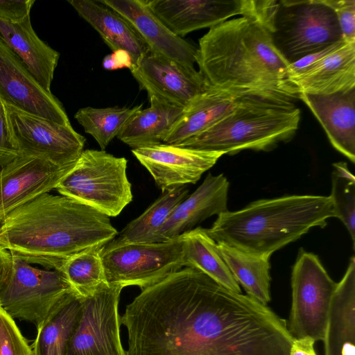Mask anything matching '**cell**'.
<instances>
[{"label": "cell", "mask_w": 355, "mask_h": 355, "mask_svg": "<svg viewBox=\"0 0 355 355\" xmlns=\"http://www.w3.org/2000/svg\"><path fill=\"white\" fill-rule=\"evenodd\" d=\"M189 196L185 186L163 192L139 216L129 223L103 249L135 243H150L175 207Z\"/></svg>", "instance_id": "f1b7e54d"}, {"label": "cell", "mask_w": 355, "mask_h": 355, "mask_svg": "<svg viewBox=\"0 0 355 355\" xmlns=\"http://www.w3.org/2000/svg\"><path fill=\"white\" fill-rule=\"evenodd\" d=\"M123 288L107 283L94 295L81 297L80 318L64 355H127L120 336L119 303Z\"/></svg>", "instance_id": "8fae6325"}, {"label": "cell", "mask_w": 355, "mask_h": 355, "mask_svg": "<svg viewBox=\"0 0 355 355\" xmlns=\"http://www.w3.org/2000/svg\"><path fill=\"white\" fill-rule=\"evenodd\" d=\"M331 192L329 196L335 218L348 230L353 245L355 243V178L346 162L333 164Z\"/></svg>", "instance_id": "d6a6232c"}, {"label": "cell", "mask_w": 355, "mask_h": 355, "mask_svg": "<svg viewBox=\"0 0 355 355\" xmlns=\"http://www.w3.org/2000/svg\"><path fill=\"white\" fill-rule=\"evenodd\" d=\"M35 0H0V19L19 22L30 16Z\"/></svg>", "instance_id": "74e56055"}, {"label": "cell", "mask_w": 355, "mask_h": 355, "mask_svg": "<svg viewBox=\"0 0 355 355\" xmlns=\"http://www.w3.org/2000/svg\"><path fill=\"white\" fill-rule=\"evenodd\" d=\"M142 105L132 107H112L94 108L86 107L79 109L74 118L86 133L92 135L101 150L118 136L125 125L140 110Z\"/></svg>", "instance_id": "1f68e13d"}, {"label": "cell", "mask_w": 355, "mask_h": 355, "mask_svg": "<svg viewBox=\"0 0 355 355\" xmlns=\"http://www.w3.org/2000/svg\"><path fill=\"white\" fill-rule=\"evenodd\" d=\"M73 166L20 155L0 169V222L17 207L55 189Z\"/></svg>", "instance_id": "9a60e30c"}, {"label": "cell", "mask_w": 355, "mask_h": 355, "mask_svg": "<svg viewBox=\"0 0 355 355\" xmlns=\"http://www.w3.org/2000/svg\"><path fill=\"white\" fill-rule=\"evenodd\" d=\"M163 191L195 184L224 153L159 144L132 150Z\"/></svg>", "instance_id": "2e32d148"}, {"label": "cell", "mask_w": 355, "mask_h": 355, "mask_svg": "<svg viewBox=\"0 0 355 355\" xmlns=\"http://www.w3.org/2000/svg\"><path fill=\"white\" fill-rule=\"evenodd\" d=\"M279 8V1L241 0V15L254 19L270 33L273 31Z\"/></svg>", "instance_id": "e575fe53"}, {"label": "cell", "mask_w": 355, "mask_h": 355, "mask_svg": "<svg viewBox=\"0 0 355 355\" xmlns=\"http://www.w3.org/2000/svg\"><path fill=\"white\" fill-rule=\"evenodd\" d=\"M102 65L108 71L123 68L130 69L133 66V60L128 51L119 49L106 55L103 59Z\"/></svg>", "instance_id": "f35d334b"}, {"label": "cell", "mask_w": 355, "mask_h": 355, "mask_svg": "<svg viewBox=\"0 0 355 355\" xmlns=\"http://www.w3.org/2000/svg\"><path fill=\"white\" fill-rule=\"evenodd\" d=\"M102 248L96 246L74 254L59 270L81 297L94 295L107 283L101 258Z\"/></svg>", "instance_id": "4dcf8cb0"}, {"label": "cell", "mask_w": 355, "mask_h": 355, "mask_svg": "<svg viewBox=\"0 0 355 355\" xmlns=\"http://www.w3.org/2000/svg\"><path fill=\"white\" fill-rule=\"evenodd\" d=\"M12 256L11 270L0 291V306L12 318L37 328L64 295L73 289L60 271L42 270Z\"/></svg>", "instance_id": "9c48e42d"}, {"label": "cell", "mask_w": 355, "mask_h": 355, "mask_svg": "<svg viewBox=\"0 0 355 355\" xmlns=\"http://www.w3.org/2000/svg\"><path fill=\"white\" fill-rule=\"evenodd\" d=\"M148 98L150 107L137 112L117 136L132 149L162 144L184 109Z\"/></svg>", "instance_id": "4316f807"}, {"label": "cell", "mask_w": 355, "mask_h": 355, "mask_svg": "<svg viewBox=\"0 0 355 355\" xmlns=\"http://www.w3.org/2000/svg\"><path fill=\"white\" fill-rule=\"evenodd\" d=\"M315 342L309 337L294 339L289 355H317L314 349Z\"/></svg>", "instance_id": "ab89813d"}, {"label": "cell", "mask_w": 355, "mask_h": 355, "mask_svg": "<svg viewBox=\"0 0 355 355\" xmlns=\"http://www.w3.org/2000/svg\"><path fill=\"white\" fill-rule=\"evenodd\" d=\"M185 267L199 270L224 287L241 293L239 284L232 276L218 243L198 227L180 235Z\"/></svg>", "instance_id": "83f0119b"}, {"label": "cell", "mask_w": 355, "mask_h": 355, "mask_svg": "<svg viewBox=\"0 0 355 355\" xmlns=\"http://www.w3.org/2000/svg\"><path fill=\"white\" fill-rule=\"evenodd\" d=\"M121 323L127 355H251L258 335L250 300L191 267L142 289Z\"/></svg>", "instance_id": "6da1fadb"}, {"label": "cell", "mask_w": 355, "mask_h": 355, "mask_svg": "<svg viewBox=\"0 0 355 355\" xmlns=\"http://www.w3.org/2000/svg\"><path fill=\"white\" fill-rule=\"evenodd\" d=\"M335 217L329 196L291 195L261 199L241 209L227 211L205 229L216 243L270 257L315 227Z\"/></svg>", "instance_id": "277c9868"}, {"label": "cell", "mask_w": 355, "mask_h": 355, "mask_svg": "<svg viewBox=\"0 0 355 355\" xmlns=\"http://www.w3.org/2000/svg\"><path fill=\"white\" fill-rule=\"evenodd\" d=\"M81 307V296L74 290L64 294L37 328L33 355H64Z\"/></svg>", "instance_id": "484cf974"}, {"label": "cell", "mask_w": 355, "mask_h": 355, "mask_svg": "<svg viewBox=\"0 0 355 355\" xmlns=\"http://www.w3.org/2000/svg\"><path fill=\"white\" fill-rule=\"evenodd\" d=\"M0 36L21 59L40 86L51 93V85L60 54L37 35L30 16L17 23L0 19Z\"/></svg>", "instance_id": "603a6c76"}, {"label": "cell", "mask_w": 355, "mask_h": 355, "mask_svg": "<svg viewBox=\"0 0 355 355\" xmlns=\"http://www.w3.org/2000/svg\"><path fill=\"white\" fill-rule=\"evenodd\" d=\"M337 17L343 38L355 43V0H324Z\"/></svg>", "instance_id": "d590c367"}, {"label": "cell", "mask_w": 355, "mask_h": 355, "mask_svg": "<svg viewBox=\"0 0 355 355\" xmlns=\"http://www.w3.org/2000/svg\"><path fill=\"white\" fill-rule=\"evenodd\" d=\"M101 258L108 284L141 290L185 267L180 236L165 242L102 248Z\"/></svg>", "instance_id": "30bf717a"}, {"label": "cell", "mask_w": 355, "mask_h": 355, "mask_svg": "<svg viewBox=\"0 0 355 355\" xmlns=\"http://www.w3.org/2000/svg\"><path fill=\"white\" fill-rule=\"evenodd\" d=\"M336 285L316 254L300 250L291 272L292 302L286 324L293 339L323 341Z\"/></svg>", "instance_id": "ba28073f"}, {"label": "cell", "mask_w": 355, "mask_h": 355, "mask_svg": "<svg viewBox=\"0 0 355 355\" xmlns=\"http://www.w3.org/2000/svg\"><path fill=\"white\" fill-rule=\"evenodd\" d=\"M0 99L19 110L58 123L71 125L60 101L40 86L1 36Z\"/></svg>", "instance_id": "5bb4252c"}, {"label": "cell", "mask_w": 355, "mask_h": 355, "mask_svg": "<svg viewBox=\"0 0 355 355\" xmlns=\"http://www.w3.org/2000/svg\"><path fill=\"white\" fill-rule=\"evenodd\" d=\"M229 187L230 183L223 174L208 173L195 191L175 207L150 243L176 239L208 218L228 211Z\"/></svg>", "instance_id": "ac0fdd59"}, {"label": "cell", "mask_w": 355, "mask_h": 355, "mask_svg": "<svg viewBox=\"0 0 355 355\" xmlns=\"http://www.w3.org/2000/svg\"><path fill=\"white\" fill-rule=\"evenodd\" d=\"M118 234L106 215L64 196L44 193L0 222V246L29 263L59 270L74 254Z\"/></svg>", "instance_id": "7a4b0ae2"}, {"label": "cell", "mask_w": 355, "mask_h": 355, "mask_svg": "<svg viewBox=\"0 0 355 355\" xmlns=\"http://www.w3.org/2000/svg\"><path fill=\"white\" fill-rule=\"evenodd\" d=\"M20 155L12 138L5 104L0 99V166L2 167Z\"/></svg>", "instance_id": "8d00e7d4"}, {"label": "cell", "mask_w": 355, "mask_h": 355, "mask_svg": "<svg viewBox=\"0 0 355 355\" xmlns=\"http://www.w3.org/2000/svg\"><path fill=\"white\" fill-rule=\"evenodd\" d=\"M125 19L150 51L194 67L198 47L171 32L149 8L146 0H101Z\"/></svg>", "instance_id": "e0dca14e"}, {"label": "cell", "mask_w": 355, "mask_h": 355, "mask_svg": "<svg viewBox=\"0 0 355 355\" xmlns=\"http://www.w3.org/2000/svg\"><path fill=\"white\" fill-rule=\"evenodd\" d=\"M139 86L169 105L186 107L209 87L194 67L150 50L130 69Z\"/></svg>", "instance_id": "4fadbf2b"}, {"label": "cell", "mask_w": 355, "mask_h": 355, "mask_svg": "<svg viewBox=\"0 0 355 355\" xmlns=\"http://www.w3.org/2000/svg\"><path fill=\"white\" fill-rule=\"evenodd\" d=\"M290 81L299 95H329L355 88V43L344 40Z\"/></svg>", "instance_id": "d6986e66"}, {"label": "cell", "mask_w": 355, "mask_h": 355, "mask_svg": "<svg viewBox=\"0 0 355 355\" xmlns=\"http://www.w3.org/2000/svg\"><path fill=\"white\" fill-rule=\"evenodd\" d=\"M239 95L209 87L183 109L163 143L175 145L205 131L232 111Z\"/></svg>", "instance_id": "d4e9b609"}, {"label": "cell", "mask_w": 355, "mask_h": 355, "mask_svg": "<svg viewBox=\"0 0 355 355\" xmlns=\"http://www.w3.org/2000/svg\"><path fill=\"white\" fill-rule=\"evenodd\" d=\"M223 257L236 282L247 295L267 306L270 301V257L239 250L217 243Z\"/></svg>", "instance_id": "f546056e"}, {"label": "cell", "mask_w": 355, "mask_h": 355, "mask_svg": "<svg viewBox=\"0 0 355 355\" xmlns=\"http://www.w3.org/2000/svg\"><path fill=\"white\" fill-rule=\"evenodd\" d=\"M127 162L103 150H84L55 189L108 217L116 216L132 200Z\"/></svg>", "instance_id": "8992f818"}, {"label": "cell", "mask_w": 355, "mask_h": 355, "mask_svg": "<svg viewBox=\"0 0 355 355\" xmlns=\"http://www.w3.org/2000/svg\"><path fill=\"white\" fill-rule=\"evenodd\" d=\"M12 266V256L0 246V291L6 281Z\"/></svg>", "instance_id": "60d3db41"}, {"label": "cell", "mask_w": 355, "mask_h": 355, "mask_svg": "<svg viewBox=\"0 0 355 355\" xmlns=\"http://www.w3.org/2000/svg\"><path fill=\"white\" fill-rule=\"evenodd\" d=\"M300 115L291 98L242 94L229 114L205 131L174 146L224 155L243 150L269 151L293 138Z\"/></svg>", "instance_id": "5b68a950"}, {"label": "cell", "mask_w": 355, "mask_h": 355, "mask_svg": "<svg viewBox=\"0 0 355 355\" xmlns=\"http://www.w3.org/2000/svg\"><path fill=\"white\" fill-rule=\"evenodd\" d=\"M80 17L101 35L112 51H128L136 64L150 49L132 26L99 1L69 0Z\"/></svg>", "instance_id": "cb8c5ba5"}, {"label": "cell", "mask_w": 355, "mask_h": 355, "mask_svg": "<svg viewBox=\"0 0 355 355\" xmlns=\"http://www.w3.org/2000/svg\"><path fill=\"white\" fill-rule=\"evenodd\" d=\"M324 355H355V259L337 283L329 311Z\"/></svg>", "instance_id": "7402d4cb"}, {"label": "cell", "mask_w": 355, "mask_h": 355, "mask_svg": "<svg viewBox=\"0 0 355 355\" xmlns=\"http://www.w3.org/2000/svg\"><path fill=\"white\" fill-rule=\"evenodd\" d=\"M196 63L209 87L299 99L289 80V64L275 49L270 32L250 17L209 28L199 40Z\"/></svg>", "instance_id": "3957f363"}, {"label": "cell", "mask_w": 355, "mask_h": 355, "mask_svg": "<svg viewBox=\"0 0 355 355\" xmlns=\"http://www.w3.org/2000/svg\"><path fill=\"white\" fill-rule=\"evenodd\" d=\"M0 355H33L13 318L1 306Z\"/></svg>", "instance_id": "836d02e7"}, {"label": "cell", "mask_w": 355, "mask_h": 355, "mask_svg": "<svg viewBox=\"0 0 355 355\" xmlns=\"http://www.w3.org/2000/svg\"><path fill=\"white\" fill-rule=\"evenodd\" d=\"M271 37L288 64L343 40L336 14L324 0H279Z\"/></svg>", "instance_id": "52a82bcc"}, {"label": "cell", "mask_w": 355, "mask_h": 355, "mask_svg": "<svg viewBox=\"0 0 355 355\" xmlns=\"http://www.w3.org/2000/svg\"><path fill=\"white\" fill-rule=\"evenodd\" d=\"M156 17L182 37L241 15V0H146Z\"/></svg>", "instance_id": "ffe728a7"}, {"label": "cell", "mask_w": 355, "mask_h": 355, "mask_svg": "<svg viewBox=\"0 0 355 355\" xmlns=\"http://www.w3.org/2000/svg\"><path fill=\"white\" fill-rule=\"evenodd\" d=\"M9 130L20 155L38 156L62 166H73L85 138L71 125L58 123L5 104Z\"/></svg>", "instance_id": "7c38bea8"}, {"label": "cell", "mask_w": 355, "mask_h": 355, "mask_svg": "<svg viewBox=\"0 0 355 355\" xmlns=\"http://www.w3.org/2000/svg\"><path fill=\"white\" fill-rule=\"evenodd\" d=\"M334 148L355 162V88L329 95L300 94Z\"/></svg>", "instance_id": "44dd1931"}]
</instances>
